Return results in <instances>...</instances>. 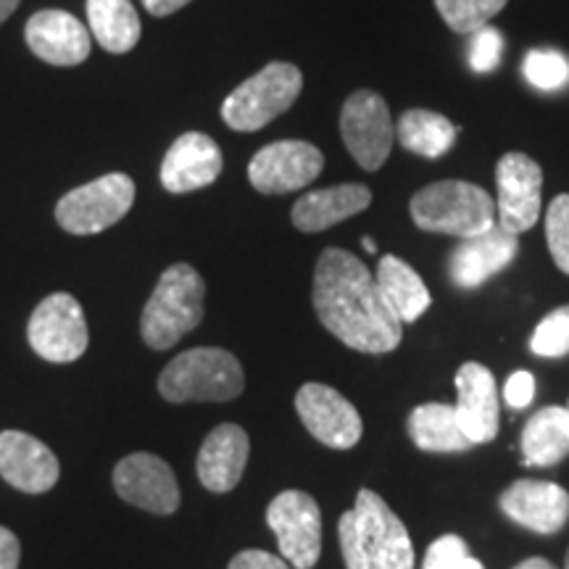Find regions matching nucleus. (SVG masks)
I'll list each match as a JSON object with an SVG mask.
<instances>
[{"label":"nucleus","mask_w":569,"mask_h":569,"mask_svg":"<svg viewBox=\"0 0 569 569\" xmlns=\"http://www.w3.org/2000/svg\"><path fill=\"white\" fill-rule=\"evenodd\" d=\"M315 311L340 343L361 353H390L401 346L403 325L390 315L375 274L343 248H325L315 269Z\"/></svg>","instance_id":"1"},{"label":"nucleus","mask_w":569,"mask_h":569,"mask_svg":"<svg viewBox=\"0 0 569 569\" xmlns=\"http://www.w3.org/2000/svg\"><path fill=\"white\" fill-rule=\"evenodd\" d=\"M338 536L346 569H415L407 525L375 490H359L353 509L340 517Z\"/></svg>","instance_id":"2"},{"label":"nucleus","mask_w":569,"mask_h":569,"mask_svg":"<svg viewBox=\"0 0 569 569\" xmlns=\"http://www.w3.org/2000/svg\"><path fill=\"white\" fill-rule=\"evenodd\" d=\"M206 315V282L190 264H174L159 277L140 317V332L153 351H167L196 330Z\"/></svg>","instance_id":"3"},{"label":"nucleus","mask_w":569,"mask_h":569,"mask_svg":"<svg viewBox=\"0 0 569 569\" xmlns=\"http://www.w3.org/2000/svg\"><path fill=\"white\" fill-rule=\"evenodd\" d=\"M411 219L419 230L465 240L496 227V201L480 184L465 180L432 182L411 196Z\"/></svg>","instance_id":"4"},{"label":"nucleus","mask_w":569,"mask_h":569,"mask_svg":"<svg viewBox=\"0 0 569 569\" xmlns=\"http://www.w3.org/2000/svg\"><path fill=\"white\" fill-rule=\"evenodd\" d=\"M243 388V367L224 348H190L169 361L159 377V393L169 403H222L238 398Z\"/></svg>","instance_id":"5"},{"label":"nucleus","mask_w":569,"mask_h":569,"mask_svg":"<svg viewBox=\"0 0 569 569\" xmlns=\"http://www.w3.org/2000/svg\"><path fill=\"white\" fill-rule=\"evenodd\" d=\"M303 90V74L293 63L272 61L259 74L234 88L222 103L224 124L234 132L264 130L298 101Z\"/></svg>","instance_id":"6"},{"label":"nucleus","mask_w":569,"mask_h":569,"mask_svg":"<svg viewBox=\"0 0 569 569\" xmlns=\"http://www.w3.org/2000/svg\"><path fill=\"white\" fill-rule=\"evenodd\" d=\"M134 203V182L122 172L98 177L69 190L56 203V222L71 234H98L122 222Z\"/></svg>","instance_id":"7"},{"label":"nucleus","mask_w":569,"mask_h":569,"mask_svg":"<svg viewBox=\"0 0 569 569\" xmlns=\"http://www.w3.org/2000/svg\"><path fill=\"white\" fill-rule=\"evenodd\" d=\"M340 134L353 161L367 172H377L396 142V124L386 98L375 90L351 92L340 111Z\"/></svg>","instance_id":"8"},{"label":"nucleus","mask_w":569,"mask_h":569,"mask_svg":"<svg viewBox=\"0 0 569 569\" xmlns=\"http://www.w3.org/2000/svg\"><path fill=\"white\" fill-rule=\"evenodd\" d=\"M27 340L40 359L71 365L88 351L90 336L80 301L69 293H51L40 301L27 325Z\"/></svg>","instance_id":"9"},{"label":"nucleus","mask_w":569,"mask_h":569,"mask_svg":"<svg viewBox=\"0 0 569 569\" xmlns=\"http://www.w3.org/2000/svg\"><path fill=\"white\" fill-rule=\"evenodd\" d=\"M267 525L290 567L315 569L322 553V515L315 498L303 490H282L269 503Z\"/></svg>","instance_id":"10"},{"label":"nucleus","mask_w":569,"mask_h":569,"mask_svg":"<svg viewBox=\"0 0 569 569\" xmlns=\"http://www.w3.org/2000/svg\"><path fill=\"white\" fill-rule=\"evenodd\" d=\"M325 156L306 140H277L261 148L248 163V180L259 193L284 196L309 188L322 174Z\"/></svg>","instance_id":"11"},{"label":"nucleus","mask_w":569,"mask_h":569,"mask_svg":"<svg viewBox=\"0 0 569 569\" xmlns=\"http://www.w3.org/2000/svg\"><path fill=\"white\" fill-rule=\"evenodd\" d=\"M496 222L517 234L536 227L540 217V193H543V169L528 153H507L496 167Z\"/></svg>","instance_id":"12"},{"label":"nucleus","mask_w":569,"mask_h":569,"mask_svg":"<svg viewBox=\"0 0 569 569\" xmlns=\"http://www.w3.org/2000/svg\"><path fill=\"white\" fill-rule=\"evenodd\" d=\"M296 411L306 430L327 448L348 451L365 436L359 411L343 393L322 382H306L296 393Z\"/></svg>","instance_id":"13"},{"label":"nucleus","mask_w":569,"mask_h":569,"mask_svg":"<svg viewBox=\"0 0 569 569\" xmlns=\"http://www.w3.org/2000/svg\"><path fill=\"white\" fill-rule=\"evenodd\" d=\"M113 488L132 507L151 515H174L180 507V486L172 467L153 453H132L113 467Z\"/></svg>","instance_id":"14"},{"label":"nucleus","mask_w":569,"mask_h":569,"mask_svg":"<svg viewBox=\"0 0 569 569\" xmlns=\"http://www.w3.org/2000/svg\"><path fill=\"white\" fill-rule=\"evenodd\" d=\"M519 251V238L503 230L501 224L490 227L488 232L475 234V238L459 240L448 256V274L451 282L461 290H475L501 269H507Z\"/></svg>","instance_id":"15"},{"label":"nucleus","mask_w":569,"mask_h":569,"mask_svg":"<svg viewBox=\"0 0 569 569\" xmlns=\"http://www.w3.org/2000/svg\"><path fill=\"white\" fill-rule=\"evenodd\" d=\"M56 453L30 432H0V478L21 493H48L59 482Z\"/></svg>","instance_id":"16"},{"label":"nucleus","mask_w":569,"mask_h":569,"mask_svg":"<svg viewBox=\"0 0 569 569\" xmlns=\"http://www.w3.org/2000/svg\"><path fill=\"white\" fill-rule=\"evenodd\" d=\"M224 156L209 134L184 132L172 142L161 161V184L169 193H193L219 180Z\"/></svg>","instance_id":"17"},{"label":"nucleus","mask_w":569,"mask_h":569,"mask_svg":"<svg viewBox=\"0 0 569 569\" xmlns=\"http://www.w3.org/2000/svg\"><path fill=\"white\" fill-rule=\"evenodd\" d=\"M24 40L40 61L53 67H77L90 56L92 34L80 19L69 11L46 9L30 17Z\"/></svg>","instance_id":"18"},{"label":"nucleus","mask_w":569,"mask_h":569,"mask_svg":"<svg viewBox=\"0 0 569 569\" xmlns=\"http://www.w3.org/2000/svg\"><path fill=\"white\" fill-rule=\"evenodd\" d=\"M501 511L522 528L553 536L569 519V493L557 482L517 480L501 493Z\"/></svg>","instance_id":"19"},{"label":"nucleus","mask_w":569,"mask_h":569,"mask_svg":"<svg viewBox=\"0 0 569 569\" xmlns=\"http://www.w3.org/2000/svg\"><path fill=\"white\" fill-rule=\"evenodd\" d=\"M457 390L459 401L453 407L461 430L475 446L490 443L498 436V409H501L493 372L478 361H467L457 372Z\"/></svg>","instance_id":"20"},{"label":"nucleus","mask_w":569,"mask_h":569,"mask_svg":"<svg viewBox=\"0 0 569 569\" xmlns=\"http://www.w3.org/2000/svg\"><path fill=\"white\" fill-rule=\"evenodd\" d=\"M251 440L240 425H219L203 440L198 453V480L211 493H230L243 478Z\"/></svg>","instance_id":"21"},{"label":"nucleus","mask_w":569,"mask_h":569,"mask_svg":"<svg viewBox=\"0 0 569 569\" xmlns=\"http://www.w3.org/2000/svg\"><path fill=\"white\" fill-rule=\"evenodd\" d=\"M369 203H372V190L367 184H332V188L311 190V193L298 198L290 219H293L296 230L301 232H325L338 222H346L356 213L367 211Z\"/></svg>","instance_id":"22"},{"label":"nucleus","mask_w":569,"mask_h":569,"mask_svg":"<svg viewBox=\"0 0 569 569\" xmlns=\"http://www.w3.org/2000/svg\"><path fill=\"white\" fill-rule=\"evenodd\" d=\"M375 282L382 301H386L390 309V315H393L401 325L417 322V319L430 309L432 296L430 290H427V284L422 282V277H419L407 261L398 259V256H382L380 264H377Z\"/></svg>","instance_id":"23"},{"label":"nucleus","mask_w":569,"mask_h":569,"mask_svg":"<svg viewBox=\"0 0 569 569\" xmlns=\"http://www.w3.org/2000/svg\"><path fill=\"white\" fill-rule=\"evenodd\" d=\"M409 438L419 451L427 453H459L475 448L461 430L457 407L451 403H425L409 415Z\"/></svg>","instance_id":"24"},{"label":"nucleus","mask_w":569,"mask_h":569,"mask_svg":"<svg viewBox=\"0 0 569 569\" xmlns=\"http://www.w3.org/2000/svg\"><path fill=\"white\" fill-rule=\"evenodd\" d=\"M522 457L530 467H553L569 457V411L546 407L528 419L522 430Z\"/></svg>","instance_id":"25"},{"label":"nucleus","mask_w":569,"mask_h":569,"mask_svg":"<svg viewBox=\"0 0 569 569\" xmlns=\"http://www.w3.org/2000/svg\"><path fill=\"white\" fill-rule=\"evenodd\" d=\"M457 138L459 127L451 119L427 109L403 111L396 124V140L409 153L422 156V159H440V156H446L453 148Z\"/></svg>","instance_id":"26"},{"label":"nucleus","mask_w":569,"mask_h":569,"mask_svg":"<svg viewBox=\"0 0 569 569\" xmlns=\"http://www.w3.org/2000/svg\"><path fill=\"white\" fill-rule=\"evenodd\" d=\"M88 30L109 53H127L140 40V17L130 0H88Z\"/></svg>","instance_id":"27"},{"label":"nucleus","mask_w":569,"mask_h":569,"mask_svg":"<svg viewBox=\"0 0 569 569\" xmlns=\"http://www.w3.org/2000/svg\"><path fill=\"white\" fill-rule=\"evenodd\" d=\"M509 0H436L440 19L446 21L448 30L457 34H472L490 24L496 13H501Z\"/></svg>","instance_id":"28"},{"label":"nucleus","mask_w":569,"mask_h":569,"mask_svg":"<svg viewBox=\"0 0 569 569\" xmlns=\"http://www.w3.org/2000/svg\"><path fill=\"white\" fill-rule=\"evenodd\" d=\"M525 77L538 90H561L569 82V59L553 48H532L522 63Z\"/></svg>","instance_id":"29"},{"label":"nucleus","mask_w":569,"mask_h":569,"mask_svg":"<svg viewBox=\"0 0 569 569\" xmlns=\"http://www.w3.org/2000/svg\"><path fill=\"white\" fill-rule=\"evenodd\" d=\"M530 351L540 359H559L569 353V306H559L540 319L530 338Z\"/></svg>","instance_id":"30"},{"label":"nucleus","mask_w":569,"mask_h":569,"mask_svg":"<svg viewBox=\"0 0 569 569\" xmlns=\"http://www.w3.org/2000/svg\"><path fill=\"white\" fill-rule=\"evenodd\" d=\"M546 243L553 256V264L569 274V193H561L551 201L546 213Z\"/></svg>","instance_id":"31"},{"label":"nucleus","mask_w":569,"mask_h":569,"mask_svg":"<svg viewBox=\"0 0 569 569\" xmlns=\"http://www.w3.org/2000/svg\"><path fill=\"white\" fill-rule=\"evenodd\" d=\"M469 67L480 74L493 71L503 56V34L496 27H482V30L469 34Z\"/></svg>","instance_id":"32"},{"label":"nucleus","mask_w":569,"mask_h":569,"mask_svg":"<svg viewBox=\"0 0 569 569\" xmlns=\"http://www.w3.org/2000/svg\"><path fill=\"white\" fill-rule=\"evenodd\" d=\"M469 557H472V553H469L465 538L443 536L427 549L422 569H461V565H465Z\"/></svg>","instance_id":"33"},{"label":"nucleus","mask_w":569,"mask_h":569,"mask_svg":"<svg viewBox=\"0 0 569 569\" xmlns=\"http://www.w3.org/2000/svg\"><path fill=\"white\" fill-rule=\"evenodd\" d=\"M532 396H536V377L530 372H515L509 377L507 388H503V398L511 409H528Z\"/></svg>","instance_id":"34"},{"label":"nucleus","mask_w":569,"mask_h":569,"mask_svg":"<svg viewBox=\"0 0 569 569\" xmlns=\"http://www.w3.org/2000/svg\"><path fill=\"white\" fill-rule=\"evenodd\" d=\"M227 569H290V565L282 557H274V553L269 551L248 549L240 551Z\"/></svg>","instance_id":"35"},{"label":"nucleus","mask_w":569,"mask_h":569,"mask_svg":"<svg viewBox=\"0 0 569 569\" xmlns=\"http://www.w3.org/2000/svg\"><path fill=\"white\" fill-rule=\"evenodd\" d=\"M21 546L9 528H0V569H19Z\"/></svg>","instance_id":"36"},{"label":"nucleus","mask_w":569,"mask_h":569,"mask_svg":"<svg viewBox=\"0 0 569 569\" xmlns=\"http://www.w3.org/2000/svg\"><path fill=\"white\" fill-rule=\"evenodd\" d=\"M188 3H193V0H142L146 11L153 13V17H169V13L184 9Z\"/></svg>","instance_id":"37"},{"label":"nucleus","mask_w":569,"mask_h":569,"mask_svg":"<svg viewBox=\"0 0 569 569\" xmlns=\"http://www.w3.org/2000/svg\"><path fill=\"white\" fill-rule=\"evenodd\" d=\"M515 569H557V567H553L549 559L532 557V559H525V561H519V565H517Z\"/></svg>","instance_id":"38"},{"label":"nucleus","mask_w":569,"mask_h":569,"mask_svg":"<svg viewBox=\"0 0 569 569\" xmlns=\"http://www.w3.org/2000/svg\"><path fill=\"white\" fill-rule=\"evenodd\" d=\"M21 0H0V24H3L6 19H11V13L19 9Z\"/></svg>","instance_id":"39"},{"label":"nucleus","mask_w":569,"mask_h":569,"mask_svg":"<svg viewBox=\"0 0 569 569\" xmlns=\"http://www.w3.org/2000/svg\"><path fill=\"white\" fill-rule=\"evenodd\" d=\"M461 569H486V567H482V565H480V561H478V559H475V557H469V559L465 561V565H461Z\"/></svg>","instance_id":"40"},{"label":"nucleus","mask_w":569,"mask_h":569,"mask_svg":"<svg viewBox=\"0 0 569 569\" xmlns=\"http://www.w3.org/2000/svg\"><path fill=\"white\" fill-rule=\"evenodd\" d=\"M361 246H365L367 253H377V246H375L372 238H361Z\"/></svg>","instance_id":"41"},{"label":"nucleus","mask_w":569,"mask_h":569,"mask_svg":"<svg viewBox=\"0 0 569 569\" xmlns=\"http://www.w3.org/2000/svg\"><path fill=\"white\" fill-rule=\"evenodd\" d=\"M565 569H569V551H567V565H565Z\"/></svg>","instance_id":"42"},{"label":"nucleus","mask_w":569,"mask_h":569,"mask_svg":"<svg viewBox=\"0 0 569 569\" xmlns=\"http://www.w3.org/2000/svg\"><path fill=\"white\" fill-rule=\"evenodd\" d=\"M567 411H569V403H567Z\"/></svg>","instance_id":"43"}]
</instances>
